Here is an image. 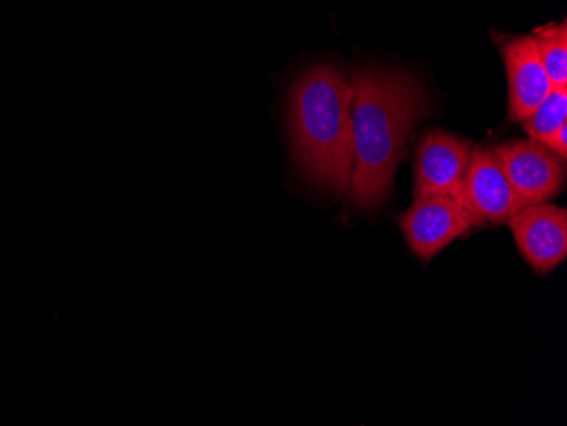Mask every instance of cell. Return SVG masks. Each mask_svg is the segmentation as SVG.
Listing matches in <instances>:
<instances>
[{"label": "cell", "mask_w": 567, "mask_h": 426, "mask_svg": "<svg viewBox=\"0 0 567 426\" xmlns=\"http://www.w3.org/2000/svg\"><path fill=\"white\" fill-rule=\"evenodd\" d=\"M353 172L350 205L375 211L393 189L408 139L430 114L429 95L410 72L368 69L352 72Z\"/></svg>", "instance_id": "1"}, {"label": "cell", "mask_w": 567, "mask_h": 426, "mask_svg": "<svg viewBox=\"0 0 567 426\" xmlns=\"http://www.w3.org/2000/svg\"><path fill=\"white\" fill-rule=\"evenodd\" d=\"M352 81L320 63L301 73L289 91L292 155L305 179L318 189L349 193L353 172Z\"/></svg>", "instance_id": "2"}, {"label": "cell", "mask_w": 567, "mask_h": 426, "mask_svg": "<svg viewBox=\"0 0 567 426\" xmlns=\"http://www.w3.org/2000/svg\"><path fill=\"white\" fill-rule=\"evenodd\" d=\"M503 174L525 206L543 205L566 186V162L543 143L517 139L492 148Z\"/></svg>", "instance_id": "3"}, {"label": "cell", "mask_w": 567, "mask_h": 426, "mask_svg": "<svg viewBox=\"0 0 567 426\" xmlns=\"http://www.w3.org/2000/svg\"><path fill=\"white\" fill-rule=\"evenodd\" d=\"M455 199L470 212L474 227L505 225L525 208L492 148L484 146H474L470 167Z\"/></svg>", "instance_id": "4"}, {"label": "cell", "mask_w": 567, "mask_h": 426, "mask_svg": "<svg viewBox=\"0 0 567 426\" xmlns=\"http://www.w3.org/2000/svg\"><path fill=\"white\" fill-rule=\"evenodd\" d=\"M398 225L411 253L425 263L474 228L466 208L449 196L419 197L400 215Z\"/></svg>", "instance_id": "5"}, {"label": "cell", "mask_w": 567, "mask_h": 426, "mask_svg": "<svg viewBox=\"0 0 567 426\" xmlns=\"http://www.w3.org/2000/svg\"><path fill=\"white\" fill-rule=\"evenodd\" d=\"M508 225L518 252L538 276H547L566 260V209L547 202L525 206Z\"/></svg>", "instance_id": "6"}, {"label": "cell", "mask_w": 567, "mask_h": 426, "mask_svg": "<svg viewBox=\"0 0 567 426\" xmlns=\"http://www.w3.org/2000/svg\"><path fill=\"white\" fill-rule=\"evenodd\" d=\"M473 142L432 129L416 148L415 199L419 197H457L470 167Z\"/></svg>", "instance_id": "7"}, {"label": "cell", "mask_w": 567, "mask_h": 426, "mask_svg": "<svg viewBox=\"0 0 567 426\" xmlns=\"http://www.w3.org/2000/svg\"><path fill=\"white\" fill-rule=\"evenodd\" d=\"M508 75V120L522 123L543 103L553 84L534 37L506 38L499 43Z\"/></svg>", "instance_id": "8"}, {"label": "cell", "mask_w": 567, "mask_h": 426, "mask_svg": "<svg viewBox=\"0 0 567 426\" xmlns=\"http://www.w3.org/2000/svg\"><path fill=\"white\" fill-rule=\"evenodd\" d=\"M532 37L553 87L567 89V22L537 28Z\"/></svg>", "instance_id": "9"}, {"label": "cell", "mask_w": 567, "mask_h": 426, "mask_svg": "<svg viewBox=\"0 0 567 426\" xmlns=\"http://www.w3.org/2000/svg\"><path fill=\"white\" fill-rule=\"evenodd\" d=\"M522 124L532 139L546 145L567 124V89H550L543 103Z\"/></svg>", "instance_id": "10"}, {"label": "cell", "mask_w": 567, "mask_h": 426, "mask_svg": "<svg viewBox=\"0 0 567 426\" xmlns=\"http://www.w3.org/2000/svg\"><path fill=\"white\" fill-rule=\"evenodd\" d=\"M547 148L553 149L554 154L559 155L564 162L567 158V124L546 143Z\"/></svg>", "instance_id": "11"}]
</instances>
